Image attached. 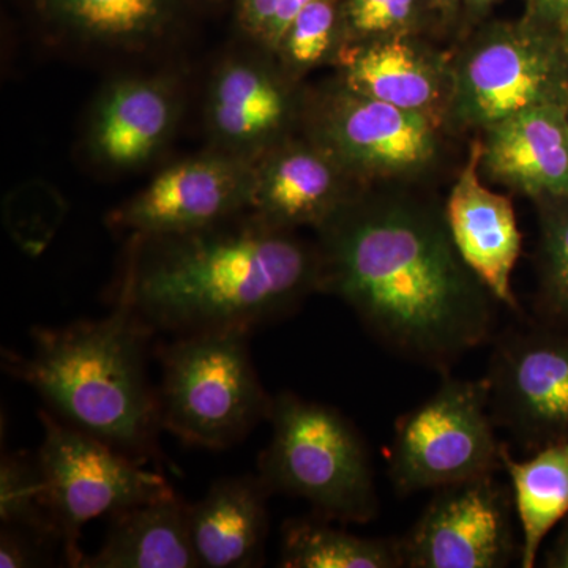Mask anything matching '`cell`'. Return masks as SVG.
<instances>
[{"mask_svg": "<svg viewBox=\"0 0 568 568\" xmlns=\"http://www.w3.org/2000/svg\"><path fill=\"white\" fill-rule=\"evenodd\" d=\"M320 227V291L342 298L390 353L446 376L495 335L499 302L435 213L351 204Z\"/></svg>", "mask_w": 568, "mask_h": 568, "instance_id": "1", "label": "cell"}, {"mask_svg": "<svg viewBox=\"0 0 568 568\" xmlns=\"http://www.w3.org/2000/svg\"><path fill=\"white\" fill-rule=\"evenodd\" d=\"M320 291V253L291 230L242 212L200 230L133 235L115 305L153 334L276 323Z\"/></svg>", "mask_w": 568, "mask_h": 568, "instance_id": "2", "label": "cell"}, {"mask_svg": "<svg viewBox=\"0 0 568 568\" xmlns=\"http://www.w3.org/2000/svg\"><path fill=\"white\" fill-rule=\"evenodd\" d=\"M153 331L114 305L102 320L36 327L31 354L3 351V368L67 424L138 463L160 455L159 394L148 375Z\"/></svg>", "mask_w": 568, "mask_h": 568, "instance_id": "3", "label": "cell"}, {"mask_svg": "<svg viewBox=\"0 0 568 568\" xmlns=\"http://www.w3.org/2000/svg\"><path fill=\"white\" fill-rule=\"evenodd\" d=\"M268 422L271 443L257 466L272 495L304 499L328 521L365 525L379 515L368 447L349 418L282 392L274 396Z\"/></svg>", "mask_w": 568, "mask_h": 568, "instance_id": "4", "label": "cell"}, {"mask_svg": "<svg viewBox=\"0 0 568 568\" xmlns=\"http://www.w3.org/2000/svg\"><path fill=\"white\" fill-rule=\"evenodd\" d=\"M242 328L174 336L163 346L162 428L190 446L224 450L268 422L267 394Z\"/></svg>", "mask_w": 568, "mask_h": 568, "instance_id": "5", "label": "cell"}, {"mask_svg": "<svg viewBox=\"0 0 568 568\" xmlns=\"http://www.w3.org/2000/svg\"><path fill=\"white\" fill-rule=\"evenodd\" d=\"M487 384L443 376L439 388L396 420L388 452L395 491L416 495L504 470Z\"/></svg>", "mask_w": 568, "mask_h": 568, "instance_id": "6", "label": "cell"}, {"mask_svg": "<svg viewBox=\"0 0 568 568\" xmlns=\"http://www.w3.org/2000/svg\"><path fill=\"white\" fill-rule=\"evenodd\" d=\"M40 420L43 443L37 462L70 567L81 566L78 540L91 519L173 495L160 474L142 469L103 440L50 413H40Z\"/></svg>", "mask_w": 568, "mask_h": 568, "instance_id": "7", "label": "cell"}, {"mask_svg": "<svg viewBox=\"0 0 568 568\" xmlns=\"http://www.w3.org/2000/svg\"><path fill=\"white\" fill-rule=\"evenodd\" d=\"M497 428L530 455L568 443V328L521 320L497 336L487 375Z\"/></svg>", "mask_w": 568, "mask_h": 568, "instance_id": "8", "label": "cell"}, {"mask_svg": "<svg viewBox=\"0 0 568 568\" xmlns=\"http://www.w3.org/2000/svg\"><path fill=\"white\" fill-rule=\"evenodd\" d=\"M406 568H506L521 558L511 488L496 474L435 489L402 537Z\"/></svg>", "mask_w": 568, "mask_h": 568, "instance_id": "9", "label": "cell"}, {"mask_svg": "<svg viewBox=\"0 0 568 568\" xmlns=\"http://www.w3.org/2000/svg\"><path fill=\"white\" fill-rule=\"evenodd\" d=\"M254 171L234 156H197L164 170L111 222L133 235L183 233L252 209Z\"/></svg>", "mask_w": 568, "mask_h": 568, "instance_id": "10", "label": "cell"}, {"mask_svg": "<svg viewBox=\"0 0 568 568\" xmlns=\"http://www.w3.org/2000/svg\"><path fill=\"white\" fill-rule=\"evenodd\" d=\"M567 65L560 51L540 37H497L481 44L463 69V118L489 129L530 108L567 104Z\"/></svg>", "mask_w": 568, "mask_h": 568, "instance_id": "11", "label": "cell"}, {"mask_svg": "<svg viewBox=\"0 0 568 568\" xmlns=\"http://www.w3.org/2000/svg\"><path fill=\"white\" fill-rule=\"evenodd\" d=\"M481 152L484 145H474L469 162L452 190L446 222L467 267L499 304L519 312L511 274L521 253V233L510 201L489 192L478 179Z\"/></svg>", "mask_w": 568, "mask_h": 568, "instance_id": "12", "label": "cell"}, {"mask_svg": "<svg viewBox=\"0 0 568 568\" xmlns=\"http://www.w3.org/2000/svg\"><path fill=\"white\" fill-rule=\"evenodd\" d=\"M327 136L343 162L384 173L424 163L435 145L425 112L403 110L351 91L328 115Z\"/></svg>", "mask_w": 568, "mask_h": 568, "instance_id": "13", "label": "cell"}, {"mask_svg": "<svg viewBox=\"0 0 568 568\" xmlns=\"http://www.w3.org/2000/svg\"><path fill=\"white\" fill-rule=\"evenodd\" d=\"M260 476L220 478L207 495L189 504V528L200 567L252 568L264 564L267 499Z\"/></svg>", "mask_w": 568, "mask_h": 568, "instance_id": "14", "label": "cell"}, {"mask_svg": "<svg viewBox=\"0 0 568 568\" xmlns=\"http://www.w3.org/2000/svg\"><path fill=\"white\" fill-rule=\"evenodd\" d=\"M481 164L536 196L568 200L567 104H545L489 126Z\"/></svg>", "mask_w": 568, "mask_h": 568, "instance_id": "15", "label": "cell"}, {"mask_svg": "<svg viewBox=\"0 0 568 568\" xmlns=\"http://www.w3.org/2000/svg\"><path fill=\"white\" fill-rule=\"evenodd\" d=\"M82 568H196L189 528V504L173 493L112 515L99 552Z\"/></svg>", "mask_w": 568, "mask_h": 568, "instance_id": "16", "label": "cell"}, {"mask_svg": "<svg viewBox=\"0 0 568 568\" xmlns=\"http://www.w3.org/2000/svg\"><path fill=\"white\" fill-rule=\"evenodd\" d=\"M174 121L173 93L159 81L118 82L97 108L92 145L111 166H138L162 148Z\"/></svg>", "mask_w": 568, "mask_h": 568, "instance_id": "17", "label": "cell"}, {"mask_svg": "<svg viewBox=\"0 0 568 568\" xmlns=\"http://www.w3.org/2000/svg\"><path fill=\"white\" fill-rule=\"evenodd\" d=\"M343 205L334 166L321 153L282 152L254 173L253 212L284 230L323 226Z\"/></svg>", "mask_w": 568, "mask_h": 568, "instance_id": "18", "label": "cell"}, {"mask_svg": "<svg viewBox=\"0 0 568 568\" xmlns=\"http://www.w3.org/2000/svg\"><path fill=\"white\" fill-rule=\"evenodd\" d=\"M503 466L521 534L519 567L534 568L545 540L568 515V443L540 448L526 459L511 457L506 444Z\"/></svg>", "mask_w": 568, "mask_h": 568, "instance_id": "19", "label": "cell"}, {"mask_svg": "<svg viewBox=\"0 0 568 568\" xmlns=\"http://www.w3.org/2000/svg\"><path fill=\"white\" fill-rule=\"evenodd\" d=\"M209 111L216 136L235 151H248L280 129L287 102L267 71L233 62L215 78Z\"/></svg>", "mask_w": 568, "mask_h": 568, "instance_id": "20", "label": "cell"}, {"mask_svg": "<svg viewBox=\"0 0 568 568\" xmlns=\"http://www.w3.org/2000/svg\"><path fill=\"white\" fill-rule=\"evenodd\" d=\"M317 517V515H316ZM280 567L403 568L402 538L361 537L328 519L294 518L282 528Z\"/></svg>", "mask_w": 568, "mask_h": 568, "instance_id": "21", "label": "cell"}, {"mask_svg": "<svg viewBox=\"0 0 568 568\" xmlns=\"http://www.w3.org/2000/svg\"><path fill=\"white\" fill-rule=\"evenodd\" d=\"M347 85L357 95L422 112L433 106L439 93L432 69L399 40L375 44L355 55Z\"/></svg>", "mask_w": 568, "mask_h": 568, "instance_id": "22", "label": "cell"}, {"mask_svg": "<svg viewBox=\"0 0 568 568\" xmlns=\"http://www.w3.org/2000/svg\"><path fill=\"white\" fill-rule=\"evenodd\" d=\"M0 521L6 528L26 530L51 544L62 545L37 457H29L24 452L2 457Z\"/></svg>", "mask_w": 568, "mask_h": 568, "instance_id": "23", "label": "cell"}, {"mask_svg": "<svg viewBox=\"0 0 568 568\" xmlns=\"http://www.w3.org/2000/svg\"><path fill=\"white\" fill-rule=\"evenodd\" d=\"M63 11L88 36L106 41H140L159 31L163 0H61Z\"/></svg>", "mask_w": 568, "mask_h": 568, "instance_id": "24", "label": "cell"}, {"mask_svg": "<svg viewBox=\"0 0 568 568\" xmlns=\"http://www.w3.org/2000/svg\"><path fill=\"white\" fill-rule=\"evenodd\" d=\"M537 317L568 328V205L544 215Z\"/></svg>", "mask_w": 568, "mask_h": 568, "instance_id": "25", "label": "cell"}, {"mask_svg": "<svg viewBox=\"0 0 568 568\" xmlns=\"http://www.w3.org/2000/svg\"><path fill=\"white\" fill-rule=\"evenodd\" d=\"M335 11L328 0H313L295 18L284 44L298 65H312L323 59L332 43Z\"/></svg>", "mask_w": 568, "mask_h": 568, "instance_id": "26", "label": "cell"}, {"mask_svg": "<svg viewBox=\"0 0 568 568\" xmlns=\"http://www.w3.org/2000/svg\"><path fill=\"white\" fill-rule=\"evenodd\" d=\"M313 0H242V13L246 28L278 47L286 39L295 18L302 13Z\"/></svg>", "mask_w": 568, "mask_h": 568, "instance_id": "27", "label": "cell"}, {"mask_svg": "<svg viewBox=\"0 0 568 568\" xmlns=\"http://www.w3.org/2000/svg\"><path fill=\"white\" fill-rule=\"evenodd\" d=\"M54 544L26 530L6 528L0 532V567L28 568L48 566Z\"/></svg>", "mask_w": 568, "mask_h": 568, "instance_id": "28", "label": "cell"}, {"mask_svg": "<svg viewBox=\"0 0 568 568\" xmlns=\"http://www.w3.org/2000/svg\"><path fill=\"white\" fill-rule=\"evenodd\" d=\"M416 0H354L351 17L361 32H386L409 18Z\"/></svg>", "mask_w": 568, "mask_h": 568, "instance_id": "29", "label": "cell"}, {"mask_svg": "<svg viewBox=\"0 0 568 568\" xmlns=\"http://www.w3.org/2000/svg\"><path fill=\"white\" fill-rule=\"evenodd\" d=\"M541 567L568 568V515L560 521L558 534L545 549Z\"/></svg>", "mask_w": 568, "mask_h": 568, "instance_id": "30", "label": "cell"}, {"mask_svg": "<svg viewBox=\"0 0 568 568\" xmlns=\"http://www.w3.org/2000/svg\"><path fill=\"white\" fill-rule=\"evenodd\" d=\"M545 9L555 11H566L568 13V0H538Z\"/></svg>", "mask_w": 568, "mask_h": 568, "instance_id": "31", "label": "cell"}]
</instances>
